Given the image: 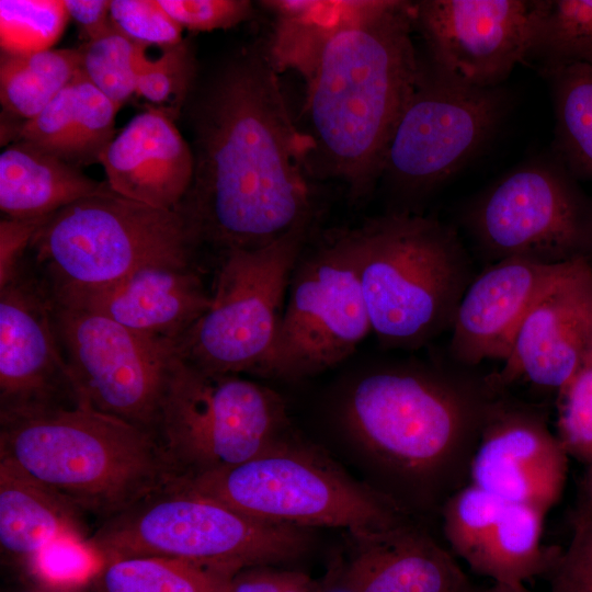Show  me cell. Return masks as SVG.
I'll use <instances>...</instances> for the list:
<instances>
[{"instance_id":"cell-20","label":"cell","mask_w":592,"mask_h":592,"mask_svg":"<svg viewBox=\"0 0 592 592\" xmlns=\"http://www.w3.org/2000/svg\"><path fill=\"white\" fill-rule=\"evenodd\" d=\"M562 264L509 258L475 275L451 329L453 361L465 367L487 360L503 362L526 314Z\"/></svg>"},{"instance_id":"cell-39","label":"cell","mask_w":592,"mask_h":592,"mask_svg":"<svg viewBox=\"0 0 592 592\" xmlns=\"http://www.w3.org/2000/svg\"><path fill=\"white\" fill-rule=\"evenodd\" d=\"M317 588L304 572L262 565L239 570L232 577L230 592H317Z\"/></svg>"},{"instance_id":"cell-6","label":"cell","mask_w":592,"mask_h":592,"mask_svg":"<svg viewBox=\"0 0 592 592\" xmlns=\"http://www.w3.org/2000/svg\"><path fill=\"white\" fill-rule=\"evenodd\" d=\"M258 520L369 535L411 521L380 489L357 481L320 448L283 434L236 466L174 480Z\"/></svg>"},{"instance_id":"cell-26","label":"cell","mask_w":592,"mask_h":592,"mask_svg":"<svg viewBox=\"0 0 592 592\" xmlns=\"http://www.w3.org/2000/svg\"><path fill=\"white\" fill-rule=\"evenodd\" d=\"M374 0H270L261 2L274 16L265 54L274 69H291L306 83L328 42L367 11Z\"/></svg>"},{"instance_id":"cell-36","label":"cell","mask_w":592,"mask_h":592,"mask_svg":"<svg viewBox=\"0 0 592 592\" xmlns=\"http://www.w3.org/2000/svg\"><path fill=\"white\" fill-rule=\"evenodd\" d=\"M111 20L115 29L135 43L162 48L182 43V27L159 0H112Z\"/></svg>"},{"instance_id":"cell-14","label":"cell","mask_w":592,"mask_h":592,"mask_svg":"<svg viewBox=\"0 0 592 592\" xmlns=\"http://www.w3.org/2000/svg\"><path fill=\"white\" fill-rule=\"evenodd\" d=\"M54 322L84 402L156 437L174 344L56 299Z\"/></svg>"},{"instance_id":"cell-5","label":"cell","mask_w":592,"mask_h":592,"mask_svg":"<svg viewBox=\"0 0 592 592\" xmlns=\"http://www.w3.org/2000/svg\"><path fill=\"white\" fill-rule=\"evenodd\" d=\"M372 331L391 349H419L452 329L475 277L457 231L434 218L396 213L353 232Z\"/></svg>"},{"instance_id":"cell-7","label":"cell","mask_w":592,"mask_h":592,"mask_svg":"<svg viewBox=\"0 0 592 592\" xmlns=\"http://www.w3.org/2000/svg\"><path fill=\"white\" fill-rule=\"evenodd\" d=\"M310 530L252 517L217 499L170 482L106 519L82 546L93 565L158 556L243 569L295 560Z\"/></svg>"},{"instance_id":"cell-8","label":"cell","mask_w":592,"mask_h":592,"mask_svg":"<svg viewBox=\"0 0 592 592\" xmlns=\"http://www.w3.org/2000/svg\"><path fill=\"white\" fill-rule=\"evenodd\" d=\"M200 247L178 208H156L110 190L50 215L26 257L57 295L103 286L148 265L198 263Z\"/></svg>"},{"instance_id":"cell-41","label":"cell","mask_w":592,"mask_h":592,"mask_svg":"<svg viewBox=\"0 0 592 592\" xmlns=\"http://www.w3.org/2000/svg\"><path fill=\"white\" fill-rule=\"evenodd\" d=\"M69 18H71L87 36L94 39L114 27L109 0H64Z\"/></svg>"},{"instance_id":"cell-15","label":"cell","mask_w":592,"mask_h":592,"mask_svg":"<svg viewBox=\"0 0 592 592\" xmlns=\"http://www.w3.org/2000/svg\"><path fill=\"white\" fill-rule=\"evenodd\" d=\"M55 298L25 259L0 287V415L87 405L64 356Z\"/></svg>"},{"instance_id":"cell-35","label":"cell","mask_w":592,"mask_h":592,"mask_svg":"<svg viewBox=\"0 0 592 592\" xmlns=\"http://www.w3.org/2000/svg\"><path fill=\"white\" fill-rule=\"evenodd\" d=\"M193 76L192 57L185 44L166 47L156 59L141 55L136 93L159 105L174 104L185 93Z\"/></svg>"},{"instance_id":"cell-4","label":"cell","mask_w":592,"mask_h":592,"mask_svg":"<svg viewBox=\"0 0 592 592\" xmlns=\"http://www.w3.org/2000/svg\"><path fill=\"white\" fill-rule=\"evenodd\" d=\"M0 456L102 521L175 479L152 434L88 405L0 415Z\"/></svg>"},{"instance_id":"cell-16","label":"cell","mask_w":592,"mask_h":592,"mask_svg":"<svg viewBox=\"0 0 592 592\" xmlns=\"http://www.w3.org/2000/svg\"><path fill=\"white\" fill-rule=\"evenodd\" d=\"M538 1L422 0L413 3L430 64L468 86L497 88L531 46Z\"/></svg>"},{"instance_id":"cell-25","label":"cell","mask_w":592,"mask_h":592,"mask_svg":"<svg viewBox=\"0 0 592 592\" xmlns=\"http://www.w3.org/2000/svg\"><path fill=\"white\" fill-rule=\"evenodd\" d=\"M112 190L73 164L23 140L0 155V209L4 217H48L75 202Z\"/></svg>"},{"instance_id":"cell-13","label":"cell","mask_w":592,"mask_h":592,"mask_svg":"<svg viewBox=\"0 0 592 592\" xmlns=\"http://www.w3.org/2000/svg\"><path fill=\"white\" fill-rule=\"evenodd\" d=\"M508 104V93L501 87H471L430 62L420 64L382 173L407 192L433 190L481 151L506 114Z\"/></svg>"},{"instance_id":"cell-34","label":"cell","mask_w":592,"mask_h":592,"mask_svg":"<svg viewBox=\"0 0 592 592\" xmlns=\"http://www.w3.org/2000/svg\"><path fill=\"white\" fill-rule=\"evenodd\" d=\"M558 392L557 437L568 455L588 465L592 460V361Z\"/></svg>"},{"instance_id":"cell-23","label":"cell","mask_w":592,"mask_h":592,"mask_svg":"<svg viewBox=\"0 0 592 592\" xmlns=\"http://www.w3.org/2000/svg\"><path fill=\"white\" fill-rule=\"evenodd\" d=\"M82 510L0 456L1 562L18 577L39 572L55 547L82 549L91 535Z\"/></svg>"},{"instance_id":"cell-32","label":"cell","mask_w":592,"mask_h":592,"mask_svg":"<svg viewBox=\"0 0 592 592\" xmlns=\"http://www.w3.org/2000/svg\"><path fill=\"white\" fill-rule=\"evenodd\" d=\"M146 47L114 26L80 47V69L119 109L136 93L138 66Z\"/></svg>"},{"instance_id":"cell-10","label":"cell","mask_w":592,"mask_h":592,"mask_svg":"<svg viewBox=\"0 0 592 592\" xmlns=\"http://www.w3.org/2000/svg\"><path fill=\"white\" fill-rule=\"evenodd\" d=\"M463 225L488 265L509 258L561 264L592 257V198L557 158H533L465 207Z\"/></svg>"},{"instance_id":"cell-29","label":"cell","mask_w":592,"mask_h":592,"mask_svg":"<svg viewBox=\"0 0 592 592\" xmlns=\"http://www.w3.org/2000/svg\"><path fill=\"white\" fill-rule=\"evenodd\" d=\"M543 75L553 96L556 157L576 179L592 182V66L569 64Z\"/></svg>"},{"instance_id":"cell-38","label":"cell","mask_w":592,"mask_h":592,"mask_svg":"<svg viewBox=\"0 0 592 592\" xmlns=\"http://www.w3.org/2000/svg\"><path fill=\"white\" fill-rule=\"evenodd\" d=\"M159 3L182 29L197 32L229 29L252 14V4L246 0H159Z\"/></svg>"},{"instance_id":"cell-24","label":"cell","mask_w":592,"mask_h":592,"mask_svg":"<svg viewBox=\"0 0 592 592\" xmlns=\"http://www.w3.org/2000/svg\"><path fill=\"white\" fill-rule=\"evenodd\" d=\"M118 110L80 69L35 117L22 123L18 136L81 168L99 162L114 138Z\"/></svg>"},{"instance_id":"cell-12","label":"cell","mask_w":592,"mask_h":592,"mask_svg":"<svg viewBox=\"0 0 592 592\" xmlns=\"http://www.w3.org/2000/svg\"><path fill=\"white\" fill-rule=\"evenodd\" d=\"M277 333L257 375L298 379L349 357L372 331L354 234L298 259Z\"/></svg>"},{"instance_id":"cell-42","label":"cell","mask_w":592,"mask_h":592,"mask_svg":"<svg viewBox=\"0 0 592 592\" xmlns=\"http://www.w3.org/2000/svg\"><path fill=\"white\" fill-rule=\"evenodd\" d=\"M76 580H65L36 572L15 578L7 592H77Z\"/></svg>"},{"instance_id":"cell-37","label":"cell","mask_w":592,"mask_h":592,"mask_svg":"<svg viewBox=\"0 0 592 592\" xmlns=\"http://www.w3.org/2000/svg\"><path fill=\"white\" fill-rule=\"evenodd\" d=\"M573 534L548 570L550 592H592V517H573Z\"/></svg>"},{"instance_id":"cell-22","label":"cell","mask_w":592,"mask_h":592,"mask_svg":"<svg viewBox=\"0 0 592 592\" xmlns=\"http://www.w3.org/2000/svg\"><path fill=\"white\" fill-rule=\"evenodd\" d=\"M342 561L349 592H479L449 553L430 534L405 522L390 530L349 535Z\"/></svg>"},{"instance_id":"cell-2","label":"cell","mask_w":592,"mask_h":592,"mask_svg":"<svg viewBox=\"0 0 592 592\" xmlns=\"http://www.w3.org/2000/svg\"><path fill=\"white\" fill-rule=\"evenodd\" d=\"M459 367L395 366L355 384L343 421L363 451L417 502L441 510L469 481L473 457L505 392Z\"/></svg>"},{"instance_id":"cell-3","label":"cell","mask_w":592,"mask_h":592,"mask_svg":"<svg viewBox=\"0 0 592 592\" xmlns=\"http://www.w3.org/2000/svg\"><path fill=\"white\" fill-rule=\"evenodd\" d=\"M413 25V3L374 0L328 42L307 82L312 147L356 194L382 174L417 82Z\"/></svg>"},{"instance_id":"cell-19","label":"cell","mask_w":592,"mask_h":592,"mask_svg":"<svg viewBox=\"0 0 592 592\" xmlns=\"http://www.w3.org/2000/svg\"><path fill=\"white\" fill-rule=\"evenodd\" d=\"M201 269L200 263L148 265L103 286L53 295L175 346L212 303Z\"/></svg>"},{"instance_id":"cell-45","label":"cell","mask_w":592,"mask_h":592,"mask_svg":"<svg viewBox=\"0 0 592 592\" xmlns=\"http://www.w3.org/2000/svg\"><path fill=\"white\" fill-rule=\"evenodd\" d=\"M589 360H591V361H592V352H591V355H590Z\"/></svg>"},{"instance_id":"cell-40","label":"cell","mask_w":592,"mask_h":592,"mask_svg":"<svg viewBox=\"0 0 592 592\" xmlns=\"http://www.w3.org/2000/svg\"><path fill=\"white\" fill-rule=\"evenodd\" d=\"M48 217L36 219L3 217L0 220V287L18 274L26 259L34 235Z\"/></svg>"},{"instance_id":"cell-28","label":"cell","mask_w":592,"mask_h":592,"mask_svg":"<svg viewBox=\"0 0 592 592\" xmlns=\"http://www.w3.org/2000/svg\"><path fill=\"white\" fill-rule=\"evenodd\" d=\"M241 569L179 558L134 556L94 565L77 592H230Z\"/></svg>"},{"instance_id":"cell-44","label":"cell","mask_w":592,"mask_h":592,"mask_svg":"<svg viewBox=\"0 0 592 592\" xmlns=\"http://www.w3.org/2000/svg\"><path fill=\"white\" fill-rule=\"evenodd\" d=\"M479 592H531L524 584L494 583L491 588L479 590Z\"/></svg>"},{"instance_id":"cell-27","label":"cell","mask_w":592,"mask_h":592,"mask_svg":"<svg viewBox=\"0 0 592 592\" xmlns=\"http://www.w3.org/2000/svg\"><path fill=\"white\" fill-rule=\"evenodd\" d=\"M545 515L534 508L504 501L467 565L494 583L504 584H524L547 573L560 550L540 544Z\"/></svg>"},{"instance_id":"cell-1","label":"cell","mask_w":592,"mask_h":592,"mask_svg":"<svg viewBox=\"0 0 592 592\" xmlns=\"http://www.w3.org/2000/svg\"><path fill=\"white\" fill-rule=\"evenodd\" d=\"M276 70L254 50L217 77L196 118L194 178L178 209L200 246L257 249L307 225L310 193Z\"/></svg>"},{"instance_id":"cell-30","label":"cell","mask_w":592,"mask_h":592,"mask_svg":"<svg viewBox=\"0 0 592 592\" xmlns=\"http://www.w3.org/2000/svg\"><path fill=\"white\" fill-rule=\"evenodd\" d=\"M80 67V48L24 55L3 53L0 61L3 109L23 122L32 119L73 79Z\"/></svg>"},{"instance_id":"cell-21","label":"cell","mask_w":592,"mask_h":592,"mask_svg":"<svg viewBox=\"0 0 592 592\" xmlns=\"http://www.w3.org/2000/svg\"><path fill=\"white\" fill-rule=\"evenodd\" d=\"M111 189L129 200L177 209L194 178V155L164 109L134 116L99 158Z\"/></svg>"},{"instance_id":"cell-18","label":"cell","mask_w":592,"mask_h":592,"mask_svg":"<svg viewBox=\"0 0 592 592\" xmlns=\"http://www.w3.org/2000/svg\"><path fill=\"white\" fill-rule=\"evenodd\" d=\"M568 456L542 410L503 394L483 428L469 482L505 502L546 514L563 492Z\"/></svg>"},{"instance_id":"cell-9","label":"cell","mask_w":592,"mask_h":592,"mask_svg":"<svg viewBox=\"0 0 592 592\" xmlns=\"http://www.w3.org/2000/svg\"><path fill=\"white\" fill-rule=\"evenodd\" d=\"M274 390L235 374L207 373L174 354L157 442L175 479L244 463L285 434Z\"/></svg>"},{"instance_id":"cell-17","label":"cell","mask_w":592,"mask_h":592,"mask_svg":"<svg viewBox=\"0 0 592 592\" xmlns=\"http://www.w3.org/2000/svg\"><path fill=\"white\" fill-rule=\"evenodd\" d=\"M592 352V264L566 262L523 319L503 366L489 375L501 390L516 380L561 389Z\"/></svg>"},{"instance_id":"cell-33","label":"cell","mask_w":592,"mask_h":592,"mask_svg":"<svg viewBox=\"0 0 592 592\" xmlns=\"http://www.w3.org/2000/svg\"><path fill=\"white\" fill-rule=\"evenodd\" d=\"M68 19L64 0H1L2 52L24 55L52 49Z\"/></svg>"},{"instance_id":"cell-11","label":"cell","mask_w":592,"mask_h":592,"mask_svg":"<svg viewBox=\"0 0 592 592\" xmlns=\"http://www.w3.org/2000/svg\"><path fill=\"white\" fill-rule=\"evenodd\" d=\"M305 234L303 225L267 246L219 255L212 303L175 353L207 373L255 374L274 343Z\"/></svg>"},{"instance_id":"cell-43","label":"cell","mask_w":592,"mask_h":592,"mask_svg":"<svg viewBox=\"0 0 592 592\" xmlns=\"http://www.w3.org/2000/svg\"><path fill=\"white\" fill-rule=\"evenodd\" d=\"M573 517H592V460L588 464L580 490L579 506Z\"/></svg>"},{"instance_id":"cell-31","label":"cell","mask_w":592,"mask_h":592,"mask_svg":"<svg viewBox=\"0 0 592 592\" xmlns=\"http://www.w3.org/2000/svg\"><path fill=\"white\" fill-rule=\"evenodd\" d=\"M525 62L542 75L569 64L592 66V0H538Z\"/></svg>"}]
</instances>
